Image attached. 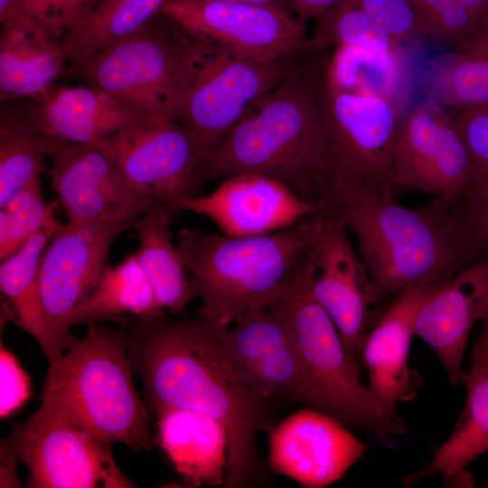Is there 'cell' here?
<instances>
[{
    "instance_id": "obj_1",
    "label": "cell",
    "mask_w": 488,
    "mask_h": 488,
    "mask_svg": "<svg viewBox=\"0 0 488 488\" xmlns=\"http://www.w3.org/2000/svg\"><path fill=\"white\" fill-rule=\"evenodd\" d=\"M127 350L154 414L181 408L206 414L227 429L223 488L266 484L267 466L257 437L279 421L278 400L257 392L240 374L229 350V327L200 314L178 320L124 316Z\"/></svg>"
},
{
    "instance_id": "obj_2",
    "label": "cell",
    "mask_w": 488,
    "mask_h": 488,
    "mask_svg": "<svg viewBox=\"0 0 488 488\" xmlns=\"http://www.w3.org/2000/svg\"><path fill=\"white\" fill-rule=\"evenodd\" d=\"M457 202L435 198L409 208L371 187L330 194L321 213L354 236L384 309L406 289L442 285L486 256Z\"/></svg>"
},
{
    "instance_id": "obj_3",
    "label": "cell",
    "mask_w": 488,
    "mask_h": 488,
    "mask_svg": "<svg viewBox=\"0 0 488 488\" xmlns=\"http://www.w3.org/2000/svg\"><path fill=\"white\" fill-rule=\"evenodd\" d=\"M242 173L279 180L319 206L328 194L326 139L297 56L285 78L249 105L209 153L202 179L204 183Z\"/></svg>"
},
{
    "instance_id": "obj_4",
    "label": "cell",
    "mask_w": 488,
    "mask_h": 488,
    "mask_svg": "<svg viewBox=\"0 0 488 488\" xmlns=\"http://www.w3.org/2000/svg\"><path fill=\"white\" fill-rule=\"evenodd\" d=\"M322 221L319 213L279 231L247 237L182 229L177 248L202 301L200 314L229 327L248 311L269 308L301 268Z\"/></svg>"
},
{
    "instance_id": "obj_5",
    "label": "cell",
    "mask_w": 488,
    "mask_h": 488,
    "mask_svg": "<svg viewBox=\"0 0 488 488\" xmlns=\"http://www.w3.org/2000/svg\"><path fill=\"white\" fill-rule=\"evenodd\" d=\"M49 362L42 405L63 421L108 443L152 447L151 412L133 381L126 331L102 321Z\"/></svg>"
},
{
    "instance_id": "obj_6",
    "label": "cell",
    "mask_w": 488,
    "mask_h": 488,
    "mask_svg": "<svg viewBox=\"0 0 488 488\" xmlns=\"http://www.w3.org/2000/svg\"><path fill=\"white\" fill-rule=\"evenodd\" d=\"M297 60L314 97L326 139L327 196L371 187L396 192L392 161L401 120L395 104L339 88L330 73L328 50L302 51Z\"/></svg>"
},
{
    "instance_id": "obj_7",
    "label": "cell",
    "mask_w": 488,
    "mask_h": 488,
    "mask_svg": "<svg viewBox=\"0 0 488 488\" xmlns=\"http://www.w3.org/2000/svg\"><path fill=\"white\" fill-rule=\"evenodd\" d=\"M267 309L289 324L319 411L345 426L370 431L383 443L406 434L402 418L387 415L361 381L334 323L312 296L304 263Z\"/></svg>"
},
{
    "instance_id": "obj_8",
    "label": "cell",
    "mask_w": 488,
    "mask_h": 488,
    "mask_svg": "<svg viewBox=\"0 0 488 488\" xmlns=\"http://www.w3.org/2000/svg\"><path fill=\"white\" fill-rule=\"evenodd\" d=\"M174 23V41L190 73L177 122L200 137L209 155L248 106L285 78L297 55L263 61L230 46L195 39Z\"/></svg>"
},
{
    "instance_id": "obj_9",
    "label": "cell",
    "mask_w": 488,
    "mask_h": 488,
    "mask_svg": "<svg viewBox=\"0 0 488 488\" xmlns=\"http://www.w3.org/2000/svg\"><path fill=\"white\" fill-rule=\"evenodd\" d=\"M136 112L177 121L190 73L176 46L174 21L159 13L143 27L85 60L74 70Z\"/></svg>"
},
{
    "instance_id": "obj_10",
    "label": "cell",
    "mask_w": 488,
    "mask_h": 488,
    "mask_svg": "<svg viewBox=\"0 0 488 488\" xmlns=\"http://www.w3.org/2000/svg\"><path fill=\"white\" fill-rule=\"evenodd\" d=\"M102 142L136 191L176 212L203 184L208 152L200 137L177 121L147 117Z\"/></svg>"
},
{
    "instance_id": "obj_11",
    "label": "cell",
    "mask_w": 488,
    "mask_h": 488,
    "mask_svg": "<svg viewBox=\"0 0 488 488\" xmlns=\"http://www.w3.org/2000/svg\"><path fill=\"white\" fill-rule=\"evenodd\" d=\"M30 488H131L105 442L41 407L9 436Z\"/></svg>"
},
{
    "instance_id": "obj_12",
    "label": "cell",
    "mask_w": 488,
    "mask_h": 488,
    "mask_svg": "<svg viewBox=\"0 0 488 488\" xmlns=\"http://www.w3.org/2000/svg\"><path fill=\"white\" fill-rule=\"evenodd\" d=\"M132 226L124 221H68L50 239L41 258L39 281L46 328L59 357L77 340L67 330L70 314L109 266L114 240Z\"/></svg>"
},
{
    "instance_id": "obj_13",
    "label": "cell",
    "mask_w": 488,
    "mask_h": 488,
    "mask_svg": "<svg viewBox=\"0 0 488 488\" xmlns=\"http://www.w3.org/2000/svg\"><path fill=\"white\" fill-rule=\"evenodd\" d=\"M348 233L342 222L323 215L304 268L312 296L332 318L350 358L361 371L364 337L383 308L368 268Z\"/></svg>"
},
{
    "instance_id": "obj_14",
    "label": "cell",
    "mask_w": 488,
    "mask_h": 488,
    "mask_svg": "<svg viewBox=\"0 0 488 488\" xmlns=\"http://www.w3.org/2000/svg\"><path fill=\"white\" fill-rule=\"evenodd\" d=\"M472 161L453 114L434 99L401 119L395 141L392 182L457 202L467 192Z\"/></svg>"
},
{
    "instance_id": "obj_15",
    "label": "cell",
    "mask_w": 488,
    "mask_h": 488,
    "mask_svg": "<svg viewBox=\"0 0 488 488\" xmlns=\"http://www.w3.org/2000/svg\"><path fill=\"white\" fill-rule=\"evenodd\" d=\"M160 12L195 39L267 61L297 55L307 40L294 15L242 0H166Z\"/></svg>"
},
{
    "instance_id": "obj_16",
    "label": "cell",
    "mask_w": 488,
    "mask_h": 488,
    "mask_svg": "<svg viewBox=\"0 0 488 488\" xmlns=\"http://www.w3.org/2000/svg\"><path fill=\"white\" fill-rule=\"evenodd\" d=\"M47 171L71 221L134 223L155 201L136 191L100 141L57 147Z\"/></svg>"
},
{
    "instance_id": "obj_17",
    "label": "cell",
    "mask_w": 488,
    "mask_h": 488,
    "mask_svg": "<svg viewBox=\"0 0 488 488\" xmlns=\"http://www.w3.org/2000/svg\"><path fill=\"white\" fill-rule=\"evenodd\" d=\"M226 340L240 374L257 392L319 410L293 331L285 319L268 309L248 311L228 328Z\"/></svg>"
},
{
    "instance_id": "obj_18",
    "label": "cell",
    "mask_w": 488,
    "mask_h": 488,
    "mask_svg": "<svg viewBox=\"0 0 488 488\" xmlns=\"http://www.w3.org/2000/svg\"><path fill=\"white\" fill-rule=\"evenodd\" d=\"M346 427L311 408L292 413L267 432V466L306 488L335 483L365 451Z\"/></svg>"
},
{
    "instance_id": "obj_19",
    "label": "cell",
    "mask_w": 488,
    "mask_h": 488,
    "mask_svg": "<svg viewBox=\"0 0 488 488\" xmlns=\"http://www.w3.org/2000/svg\"><path fill=\"white\" fill-rule=\"evenodd\" d=\"M184 211L209 218L223 234L232 237L279 231L321 213L319 205L284 183L256 173L223 178L211 192L183 201L178 211Z\"/></svg>"
},
{
    "instance_id": "obj_20",
    "label": "cell",
    "mask_w": 488,
    "mask_h": 488,
    "mask_svg": "<svg viewBox=\"0 0 488 488\" xmlns=\"http://www.w3.org/2000/svg\"><path fill=\"white\" fill-rule=\"evenodd\" d=\"M440 286L406 289L387 305L364 337L361 369L367 371V385L376 400L390 417H399L398 402L414 399L421 385L418 374L408 367V353L418 312Z\"/></svg>"
},
{
    "instance_id": "obj_21",
    "label": "cell",
    "mask_w": 488,
    "mask_h": 488,
    "mask_svg": "<svg viewBox=\"0 0 488 488\" xmlns=\"http://www.w3.org/2000/svg\"><path fill=\"white\" fill-rule=\"evenodd\" d=\"M488 310V255L441 285L420 306L415 324L452 384L462 381L463 358L474 323Z\"/></svg>"
},
{
    "instance_id": "obj_22",
    "label": "cell",
    "mask_w": 488,
    "mask_h": 488,
    "mask_svg": "<svg viewBox=\"0 0 488 488\" xmlns=\"http://www.w3.org/2000/svg\"><path fill=\"white\" fill-rule=\"evenodd\" d=\"M22 110L29 121L58 145L98 143L147 117L108 92L90 86H52Z\"/></svg>"
},
{
    "instance_id": "obj_23",
    "label": "cell",
    "mask_w": 488,
    "mask_h": 488,
    "mask_svg": "<svg viewBox=\"0 0 488 488\" xmlns=\"http://www.w3.org/2000/svg\"><path fill=\"white\" fill-rule=\"evenodd\" d=\"M157 419L158 443L175 471L192 487L222 486L229 438L217 419L197 411L165 408Z\"/></svg>"
},
{
    "instance_id": "obj_24",
    "label": "cell",
    "mask_w": 488,
    "mask_h": 488,
    "mask_svg": "<svg viewBox=\"0 0 488 488\" xmlns=\"http://www.w3.org/2000/svg\"><path fill=\"white\" fill-rule=\"evenodd\" d=\"M66 62L62 41L49 36L23 14L1 23L2 100L37 98L53 86Z\"/></svg>"
},
{
    "instance_id": "obj_25",
    "label": "cell",
    "mask_w": 488,
    "mask_h": 488,
    "mask_svg": "<svg viewBox=\"0 0 488 488\" xmlns=\"http://www.w3.org/2000/svg\"><path fill=\"white\" fill-rule=\"evenodd\" d=\"M462 382L467 390L466 403L455 428L436 450L430 463L419 472L404 478L406 486L440 474L445 483L454 486H471L474 482L466 466L488 451V364H471Z\"/></svg>"
},
{
    "instance_id": "obj_26",
    "label": "cell",
    "mask_w": 488,
    "mask_h": 488,
    "mask_svg": "<svg viewBox=\"0 0 488 488\" xmlns=\"http://www.w3.org/2000/svg\"><path fill=\"white\" fill-rule=\"evenodd\" d=\"M176 211L156 202L135 221L136 257L163 309L177 313L196 297L171 227Z\"/></svg>"
},
{
    "instance_id": "obj_27",
    "label": "cell",
    "mask_w": 488,
    "mask_h": 488,
    "mask_svg": "<svg viewBox=\"0 0 488 488\" xmlns=\"http://www.w3.org/2000/svg\"><path fill=\"white\" fill-rule=\"evenodd\" d=\"M61 222L55 218L31 237L14 253L1 260L0 289L8 302L9 315L40 344L49 362L59 357L44 320L39 267L43 251Z\"/></svg>"
},
{
    "instance_id": "obj_28",
    "label": "cell",
    "mask_w": 488,
    "mask_h": 488,
    "mask_svg": "<svg viewBox=\"0 0 488 488\" xmlns=\"http://www.w3.org/2000/svg\"><path fill=\"white\" fill-rule=\"evenodd\" d=\"M154 289L136 253L108 266L96 287L70 314L67 330L99 321L115 322L127 314L139 318L162 315Z\"/></svg>"
},
{
    "instance_id": "obj_29",
    "label": "cell",
    "mask_w": 488,
    "mask_h": 488,
    "mask_svg": "<svg viewBox=\"0 0 488 488\" xmlns=\"http://www.w3.org/2000/svg\"><path fill=\"white\" fill-rule=\"evenodd\" d=\"M166 0H99L62 42L74 70L85 60L126 37L158 14Z\"/></svg>"
},
{
    "instance_id": "obj_30",
    "label": "cell",
    "mask_w": 488,
    "mask_h": 488,
    "mask_svg": "<svg viewBox=\"0 0 488 488\" xmlns=\"http://www.w3.org/2000/svg\"><path fill=\"white\" fill-rule=\"evenodd\" d=\"M20 111L1 109L0 206L44 172V157L58 147Z\"/></svg>"
},
{
    "instance_id": "obj_31",
    "label": "cell",
    "mask_w": 488,
    "mask_h": 488,
    "mask_svg": "<svg viewBox=\"0 0 488 488\" xmlns=\"http://www.w3.org/2000/svg\"><path fill=\"white\" fill-rule=\"evenodd\" d=\"M330 73L343 90L392 100L399 75V52L336 46Z\"/></svg>"
},
{
    "instance_id": "obj_32",
    "label": "cell",
    "mask_w": 488,
    "mask_h": 488,
    "mask_svg": "<svg viewBox=\"0 0 488 488\" xmlns=\"http://www.w3.org/2000/svg\"><path fill=\"white\" fill-rule=\"evenodd\" d=\"M316 21V32L306 40L304 50L322 52L331 45H345L388 52L399 51V42L379 28L361 9L344 0H338Z\"/></svg>"
},
{
    "instance_id": "obj_33",
    "label": "cell",
    "mask_w": 488,
    "mask_h": 488,
    "mask_svg": "<svg viewBox=\"0 0 488 488\" xmlns=\"http://www.w3.org/2000/svg\"><path fill=\"white\" fill-rule=\"evenodd\" d=\"M60 201H44L41 176L14 193L0 206V259L20 249L56 218Z\"/></svg>"
},
{
    "instance_id": "obj_34",
    "label": "cell",
    "mask_w": 488,
    "mask_h": 488,
    "mask_svg": "<svg viewBox=\"0 0 488 488\" xmlns=\"http://www.w3.org/2000/svg\"><path fill=\"white\" fill-rule=\"evenodd\" d=\"M434 99L452 110L488 104V56L452 53L433 74Z\"/></svg>"
},
{
    "instance_id": "obj_35",
    "label": "cell",
    "mask_w": 488,
    "mask_h": 488,
    "mask_svg": "<svg viewBox=\"0 0 488 488\" xmlns=\"http://www.w3.org/2000/svg\"><path fill=\"white\" fill-rule=\"evenodd\" d=\"M424 34L456 47L476 37L485 26L459 0H410Z\"/></svg>"
},
{
    "instance_id": "obj_36",
    "label": "cell",
    "mask_w": 488,
    "mask_h": 488,
    "mask_svg": "<svg viewBox=\"0 0 488 488\" xmlns=\"http://www.w3.org/2000/svg\"><path fill=\"white\" fill-rule=\"evenodd\" d=\"M99 0H19L18 11L52 38L61 40L89 14Z\"/></svg>"
},
{
    "instance_id": "obj_37",
    "label": "cell",
    "mask_w": 488,
    "mask_h": 488,
    "mask_svg": "<svg viewBox=\"0 0 488 488\" xmlns=\"http://www.w3.org/2000/svg\"><path fill=\"white\" fill-rule=\"evenodd\" d=\"M361 9L398 42L424 34L421 20L410 0H344Z\"/></svg>"
},
{
    "instance_id": "obj_38",
    "label": "cell",
    "mask_w": 488,
    "mask_h": 488,
    "mask_svg": "<svg viewBox=\"0 0 488 488\" xmlns=\"http://www.w3.org/2000/svg\"><path fill=\"white\" fill-rule=\"evenodd\" d=\"M453 116L472 161L469 189L488 183V104L455 109Z\"/></svg>"
},
{
    "instance_id": "obj_39",
    "label": "cell",
    "mask_w": 488,
    "mask_h": 488,
    "mask_svg": "<svg viewBox=\"0 0 488 488\" xmlns=\"http://www.w3.org/2000/svg\"><path fill=\"white\" fill-rule=\"evenodd\" d=\"M0 415L5 418L20 409L31 394L30 380L16 357L3 345L0 352Z\"/></svg>"
},
{
    "instance_id": "obj_40",
    "label": "cell",
    "mask_w": 488,
    "mask_h": 488,
    "mask_svg": "<svg viewBox=\"0 0 488 488\" xmlns=\"http://www.w3.org/2000/svg\"><path fill=\"white\" fill-rule=\"evenodd\" d=\"M462 207L470 231L481 250L488 255V183L470 188Z\"/></svg>"
},
{
    "instance_id": "obj_41",
    "label": "cell",
    "mask_w": 488,
    "mask_h": 488,
    "mask_svg": "<svg viewBox=\"0 0 488 488\" xmlns=\"http://www.w3.org/2000/svg\"><path fill=\"white\" fill-rule=\"evenodd\" d=\"M338 0H290L294 16L305 26L307 22L318 20L325 14Z\"/></svg>"
},
{
    "instance_id": "obj_42",
    "label": "cell",
    "mask_w": 488,
    "mask_h": 488,
    "mask_svg": "<svg viewBox=\"0 0 488 488\" xmlns=\"http://www.w3.org/2000/svg\"><path fill=\"white\" fill-rule=\"evenodd\" d=\"M482 322V331L477 340L472 345L471 364H488V310Z\"/></svg>"
},
{
    "instance_id": "obj_43",
    "label": "cell",
    "mask_w": 488,
    "mask_h": 488,
    "mask_svg": "<svg viewBox=\"0 0 488 488\" xmlns=\"http://www.w3.org/2000/svg\"><path fill=\"white\" fill-rule=\"evenodd\" d=\"M455 53L465 56H488V27L467 43L456 47Z\"/></svg>"
},
{
    "instance_id": "obj_44",
    "label": "cell",
    "mask_w": 488,
    "mask_h": 488,
    "mask_svg": "<svg viewBox=\"0 0 488 488\" xmlns=\"http://www.w3.org/2000/svg\"><path fill=\"white\" fill-rule=\"evenodd\" d=\"M488 27V0H459Z\"/></svg>"
},
{
    "instance_id": "obj_45",
    "label": "cell",
    "mask_w": 488,
    "mask_h": 488,
    "mask_svg": "<svg viewBox=\"0 0 488 488\" xmlns=\"http://www.w3.org/2000/svg\"><path fill=\"white\" fill-rule=\"evenodd\" d=\"M19 0H0V23L21 14L18 11Z\"/></svg>"
},
{
    "instance_id": "obj_46",
    "label": "cell",
    "mask_w": 488,
    "mask_h": 488,
    "mask_svg": "<svg viewBox=\"0 0 488 488\" xmlns=\"http://www.w3.org/2000/svg\"><path fill=\"white\" fill-rule=\"evenodd\" d=\"M258 5H265L284 10L294 15L291 9L290 0H242Z\"/></svg>"
}]
</instances>
